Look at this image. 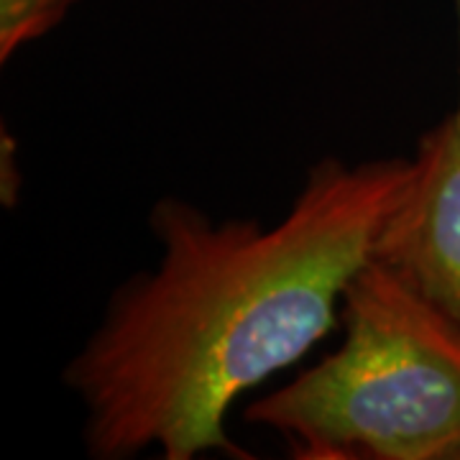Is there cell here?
Returning a JSON list of instances; mask_svg holds the SVG:
<instances>
[{
  "label": "cell",
  "mask_w": 460,
  "mask_h": 460,
  "mask_svg": "<svg viewBox=\"0 0 460 460\" xmlns=\"http://www.w3.org/2000/svg\"><path fill=\"white\" fill-rule=\"evenodd\" d=\"M77 0H0V62L57 29Z\"/></svg>",
  "instance_id": "4"
},
{
  "label": "cell",
  "mask_w": 460,
  "mask_h": 460,
  "mask_svg": "<svg viewBox=\"0 0 460 460\" xmlns=\"http://www.w3.org/2000/svg\"><path fill=\"white\" fill-rule=\"evenodd\" d=\"M411 172L414 159H323L271 228L159 199L151 230L162 261L115 289L65 368L84 407L87 453L123 460L156 447L166 460L251 458L228 438L226 414L341 320L345 287L371 259Z\"/></svg>",
  "instance_id": "1"
},
{
  "label": "cell",
  "mask_w": 460,
  "mask_h": 460,
  "mask_svg": "<svg viewBox=\"0 0 460 460\" xmlns=\"http://www.w3.org/2000/svg\"><path fill=\"white\" fill-rule=\"evenodd\" d=\"M458 18H460V0H458ZM456 113L460 115V98H458V108H456Z\"/></svg>",
  "instance_id": "5"
},
{
  "label": "cell",
  "mask_w": 460,
  "mask_h": 460,
  "mask_svg": "<svg viewBox=\"0 0 460 460\" xmlns=\"http://www.w3.org/2000/svg\"><path fill=\"white\" fill-rule=\"evenodd\" d=\"M343 345L246 410L299 460L460 458V328L384 263L341 302Z\"/></svg>",
  "instance_id": "2"
},
{
  "label": "cell",
  "mask_w": 460,
  "mask_h": 460,
  "mask_svg": "<svg viewBox=\"0 0 460 460\" xmlns=\"http://www.w3.org/2000/svg\"><path fill=\"white\" fill-rule=\"evenodd\" d=\"M371 259L460 328V115L429 128L404 198L386 215Z\"/></svg>",
  "instance_id": "3"
}]
</instances>
